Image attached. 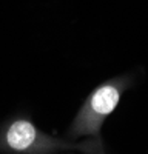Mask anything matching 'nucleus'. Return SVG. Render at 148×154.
<instances>
[{"label": "nucleus", "mask_w": 148, "mask_h": 154, "mask_svg": "<svg viewBox=\"0 0 148 154\" xmlns=\"http://www.w3.org/2000/svg\"><path fill=\"white\" fill-rule=\"evenodd\" d=\"M2 146L17 154H54L57 151L77 149L86 154H103L100 140L93 142H69L40 131L28 119L11 122L2 136Z\"/></svg>", "instance_id": "2"}, {"label": "nucleus", "mask_w": 148, "mask_h": 154, "mask_svg": "<svg viewBox=\"0 0 148 154\" xmlns=\"http://www.w3.org/2000/svg\"><path fill=\"white\" fill-rule=\"evenodd\" d=\"M130 75H119L99 85L85 99L66 131L69 139L99 136L106 117L116 109L123 93L131 86Z\"/></svg>", "instance_id": "1"}]
</instances>
